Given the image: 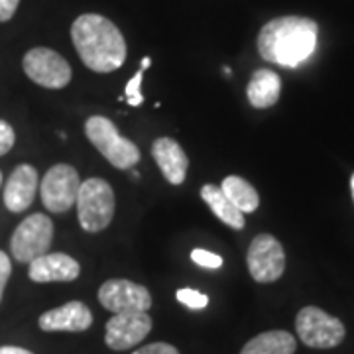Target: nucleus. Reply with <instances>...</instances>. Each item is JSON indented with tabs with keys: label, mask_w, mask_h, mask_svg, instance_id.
<instances>
[{
	"label": "nucleus",
	"mask_w": 354,
	"mask_h": 354,
	"mask_svg": "<svg viewBox=\"0 0 354 354\" xmlns=\"http://www.w3.org/2000/svg\"><path fill=\"white\" fill-rule=\"evenodd\" d=\"M319 26L305 16L274 18L260 30L258 51L264 62L297 67L307 62L317 48Z\"/></svg>",
	"instance_id": "nucleus-1"
},
{
	"label": "nucleus",
	"mask_w": 354,
	"mask_h": 354,
	"mask_svg": "<svg viewBox=\"0 0 354 354\" xmlns=\"http://www.w3.org/2000/svg\"><path fill=\"white\" fill-rule=\"evenodd\" d=\"M71 39L81 62L91 71L111 73L127 62L122 32L101 14H81L71 26Z\"/></svg>",
	"instance_id": "nucleus-2"
},
{
	"label": "nucleus",
	"mask_w": 354,
	"mask_h": 354,
	"mask_svg": "<svg viewBox=\"0 0 354 354\" xmlns=\"http://www.w3.org/2000/svg\"><path fill=\"white\" fill-rule=\"evenodd\" d=\"M85 134L88 142L116 169H132L142 158L138 146L132 140L122 138L118 128L106 116H91L85 122Z\"/></svg>",
	"instance_id": "nucleus-3"
},
{
	"label": "nucleus",
	"mask_w": 354,
	"mask_h": 354,
	"mask_svg": "<svg viewBox=\"0 0 354 354\" xmlns=\"http://www.w3.org/2000/svg\"><path fill=\"white\" fill-rule=\"evenodd\" d=\"M79 225L87 232H101L111 225L114 216V191L101 177H88L77 193Z\"/></svg>",
	"instance_id": "nucleus-4"
},
{
	"label": "nucleus",
	"mask_w": 354,
	"mask_h": 354,
	"mask_svg": "<svg viewBox=\"0 0 354 354\" xmlns=\"http://www.w3.org/2000/svg\"><path fill=\"white\" fill-rule=\"evenodd\" d=\"M295 330L301 342L309 348H335L346 337V329L341 319L329 315L313 305L304 307L297 313Z\"/></svg>",
	"instance_id": "nucleus-5"
},
{
	"label": "nucleus",
	"mask_w": 354,
	"mask_h": 354,
	"mask_svg": "<svg viewBox=\"0 0 354 354\" xmlns=\"http://www.w3.org/2000/svg\"><path fill=\"white\" fill-rule=\"evenodd\" d=\"M51 241H53L51 218L44 213H34L26 216L14 230L10 239V252L18 262L30 264L32 260L48 254Z\"/></svg>",
	"instance_id": "nucleus-6"
},
{
	"label": "nucleus",
	"mask_w": 354,
	"mask_h": 354,
	"mask_svg": "<svg viewBox=\"0 0 354 354\" xmlns=\"http://www.w3.org/2000/svg\"><path fill=\"white\" fill-rule=\"evenodd\" d=\"M81 187V179L73 165L57 164L41 179L39 195L41 203L50 213H67L75 207L77 193Z\"/></svg>",
	"instance_id": "nucleus-7"
},
{
	"label": "nucleus",
	"mask_w": 354,
	"mask_h": 354,
	"mask_svg": "<svg viewBox=\"0 0 354 354\" xmlns=\"http://www.w3.org/2000/svg\"><path fill=\"white\" fill-rule=\"evenodd\" d=\"M24 73L36 85L46 88H64L71 83V65L64 55L50 48H34L22 59Z\"/></svg>",
	"instance_id": "nucleus-8"
},
{
	"label": "nucleus",
	"mask_w": 354,
	"mask_h": 354,
	"mask_svg": "<svg viewBox=\"0 0 354 354\" xmlns=\"http://www.w3.org/2000/svg\"><path fill=\"white\" fill-rule=\"evenodd\" d=\"M248 272L258 283H272L283 276L286 252L281 242L272 234H258L246 254Z\"/></svg>",
	"instance_id": "nucleus-9"
},
{
	"label": "nucleus",
	"mask_w": 354,
	"mask_h": 354,
	"mask_svg": "<svg viewBox=\"0 0 354 354\" xmlns=\"http://www.w3.org/2000/svg\"><path fill=\"white\" fill-rule=\"evenodd\" d=\"M99 301L104 309L116 313H148L152 295L144 286L130 279H109L99 290Z\"/></svg>",
	"instance_id": "nucleus-10"
},
{
	"label": "nucleus",
	"mask_w": 354,
	"mask_h": 354,
	"mask_svg": "<svg viewBox=\"0 0 354 354\" xmlns=\"http://www.w3.org/2000/svg\"><path fill=\"white\" fill-rule=\"evenodd\" d=\"M104 342L113 351H128L144 341L152 330L148 313H116L104 327Z\"/></svg>",
	"instance_id": "nucleus-11"
},
{
	"label": "nucleus",
	"mask_w": 354,
	"mask_h": 354,
	"mask_svg": "<svg viewBox=\"0 0 354 354\" xmlns=\"http://www.w3.org/2000/svg\"><path fill=\"white\" fill-rule=\"evenodd\" d=\"M38 325L46 333H83L93 325V313L83 301H69L46 311Z\"/></svg>",
	"instance_id": "nucleus-12"
},
{
	"label": "nucleus",
	"mask_w": 354,
	"mask_h": 354,
	"mask_svg": "<svg viewBox=\"0 0 354 354\" xmlns=\"http://www.w3.org/2000/svg\"><path fill=\"white\" fill-rule=\"evenodd\" d=\"M38 171L30 164H20L14 169L4 185V205L10 213L26 211L38 191Z\"/></svg>",
	"instance_id": "nucleus-13"
},
{
	"label": "nucleus",
	"mask_w": 354,
	"mask_h": 354,
	"mask_svg": "<svg viewBox=\"0 0 354 354\" xmlns=\"http://www.w3.org/2000/svg\"><path fill=\"white\" fill-rule=\"evenodd\" d=\"M81 266L69 254H44L30 262L28 276L36 283H51V281H73L79 278Z\"/></svg>",
	"instance_id": "nucleus-14"
},
{
	"label": "nucleus",
	"mask_w": 354,
	"mask_h": 354,
	"mask_svg": "<svg viewBox=\"0 0 354 354\" xmlns=\"http://www.w3.org/2000/svg\"><path fill=\"white\" fill-rule=\"evenodd\" d=\"M152 156L160 171L171 185H181L187 177L189 158L174 138H158L152 144Z\"/></svg>",
	"instance_id": "nucleus-15"
},
{
	"label": "nucleus",
	"mask_w": 354,
	"mask_h": 354,
	"mask_svg": "<svg viewBox=\"0 0 354 354\" xmlns=\"http://www.w3.org/2000/svg\"><path fill=\"white\" fill-rule=\"evenodd\" d=\"M281 93V79L278 73L270 69H258L250 77V83L246 87V97L254 109H270L279 101Z\"/></svg>",
	"instance_id": "nucleus-16"
},
{
	"label": "nucleus",
	"mask_w": 354,
	"mask_h": 354,
	"mask_svg": "<svg viewBox=\"0 0 354 354\" xmlns=\"http://www.w3.org/2000/svg\"><path fill=\"white\" fill-rule=\"evenodd\" d=\"M297 348L295 337L288 330H266L244 344L241 354H293Z\"/></svg>",
	"instance_id": "nucleus-17"
},
{
	"label": "nucleus",
	"mask_w": 354,
	"mask_h": 354,
	"mask_svg": "<svg viewBox=\"0 0 354 354\" xmlns=\"http://www.w3.org/2000/svg\"><path fill=\"white\" fill-rule=\"evenodd\" d=\"M201 199L209 205V209L215 213V216L221 223H225L227 227L234 228V230H242L244 228V225H246L244 213H241L232 203L228 201L227 197H225V193L221 191V187H216L213 183L203 185Z\"/></svg>",
	"instance_id": "nucleus-18"
},
{
	"label": "nucleus",
	"mask_w": 354,
	"mask_h": 354,
	"mask_svg": "<svg viewBox=\"0 0 354 354\" xmlns=\"http://www.w3.org/2000/svg\"><path fill=\"white\" fill-rule=\"evenodd\" d=\"M221 191L225 193L228 201L232 203L241 213H254L260 205V195L254 189L252 183H248L244 177L228 176L225 177Z\"/></svg>",
	"instance_id": "nucleus-19"
},
{
	"label": "nucleus",
	"mask_w": 354,
	"mask_h": 354,
	"mask_svg": "<svg viewBox=\"0 0 354 354\" xmlns=\"http://www.w3.org/2000/svg\"><path fill=\"white\" fill-rule=\"evenodd\" d=\"M150 65H152V59H150V57H144V59H142V67L136 71V75L132 77V79L127 83V91H124V93H127V101L130 106H140V104L144 102V97H142V91H140V87H142L144 71H146Z\"/></svg>",
	"instance_id": "nucleus-20"
},
{
	"label": "nucleus",
	"mask_w": 354,
	"mask_h": 354,
	"mask_svg": "<svg viewBox=\"0 0 354 354\" xmlns=\"http://www.w3.org/2000/svg\"><path fill=\"white\" fill-rule=\"evenodd\" d=\"M176 297L179 304H183L185 307H189V309H205L209 305V297L205 293L197 290H191V288L179 290L176 293Z\"/></svg>",
	"instance_id": "nucleus-21"
},
{
	"label": "nucleus",
	"mask_w": 354,
	"mask_h": 354,
	"mask_svg": "<svg viewBox=\"0 0 354 354\" xmlns=\"http://www.w3.org/2000/svg\"><path fill=\"white\" fill-rule=\"evenodd\" d=\"M191 260L197 266H201V268H211V270H216V268L223 266V256H218L215 252H209L205 248H195L191 252Z\"/></svg>",
	"instance_id": "nucleus-22"
},
{
	"label": "nucleus",
	"mask_w": 354,
	"mask_h": 354,
	"mask_svg": "<svg viewBox=\"0 0 354 354\" xmlns=\"http://www.w3.org/2000/svg\"><path fill=\"white\" fill-rule=\"evenodd\" d=\"M14 142H16L14 128L6 120H0V156L10 152L14 148Z\"/></svg>",
	"instance_id": "nucleus-23"
},
{
	"label": "nucleus",
	"mask_w": 354,
	"mask_h": 354,
	"mask_svg": "<svg viewBox=\"0 0 354 354\" xmlns=\"http://www.w3.org/2000/svg\"><path fill=\"white\" fill-rule=\"evenodd\" d=\"M10 274H12V264H10V258L4 250H0V301H2V295H4V290H6V283L10 279Z\"/></svg>",
	"instance_id": "nucleus-24"
},
{
	"label": "nucleus",
	"mask_w": 354,
	"mask_h": 354,
	"mask_svg": "<svg viewBox=\"0 0 354 354\" xmlns=\"http://www.w3.org/2000/svg\"><path fill=\"white\" fill-rule=\"evenodd\" d=\"M132 354H179V351L169 342H152V344H146L138 351H134Z\"/></svg>",
	"instance_id": "nucleus-25"
},
{
	"label": "nucleus",
	"mask_w": 354,
	"mask_h": 354,
	"mask_svg": "<svg viewBox=\"0 0 354 354\" xmlns=\"http://www.w3.org/2000/svg\"><path fill=\"white\" fill-rule=\"evenodd\" d=\"M20 0H0V22H8L18 10Z\"/></svg>",
	"instance_id": "nucleus-26"
},
{
	"label": "nucleus",
	"mask_w": 354,
	"mask_h": 354,
	"mask_svg": "<svg viewBox=\"0 0 354 354\" xmlns=\"http://www.w3.org/2000/svg\"><path fill=\"white\" fill-rule=\"evenodd\" d=\"M0 354H34L22 346H0Z\"/></svg>",
	"instance_id": "nucleus-27"
},
{
	"label": "nucleus",
	"mask_w": 354,
	"mask_h": 354,
	"mask_svg": "<svg viewBox=\"0 0 354 354\" xmlns=\"http://www.w3.org/2000/svg\"><path fill=\"white\" fill-rule=\"evenodd\" d=\"M351 189H353V197H354V174L353 177H351Z\"/></svg>",
	"instance_id": "nucleus-28"
},
{
	"label": "nucleus",
	"mask_w": 354,
	"mask_h": 354,
	"mask_svg": "<svg viewBox=\"0 0 354 354\" xmlns=\"http://www.w3.org/2000/svg\"><path fill=\"white\" fill-rule=\"evenodd\" d=\"M0 185H2V171H0Z\"/></svg>",
	"instance_id": "nucleus-29"
}]
</instances>
